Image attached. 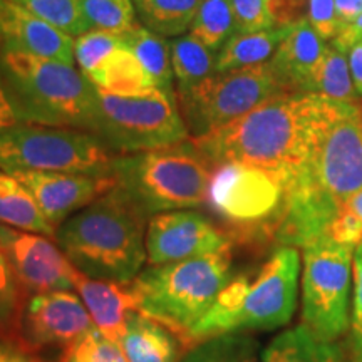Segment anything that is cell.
I'll list each match as a JSON object with an SVG mask.
<instances>
[{
	"label": "cell",
	"instance_id": "13",
	"mask_svg": "<svg viewBox=\"0 0 362 362\" xmlns=\"http://www.w3.org/2000/svg\"><path fill=\"white\" fill-rule=\"evenodd\" d=\"M88 309L74 291L35 293L22 310L17 342L29 354L57 349L61 354L93 330Z\"/></svg>",
	"mask_w": 362,
	"mask_h": 362
},
{
	"label": "cell",
	"instance_id": "21",
	"mask_svg": "<svg viewBox=\"0 0 362 362\" xmlns=\"http://www.w3.org/2000/svg\"><path fill=\"white\" fill-rule=\"evenodd\" d=\"M86 78L96 89L119 98L148 96L156 89L138 57L126 47L110 54Z\"/></svg>",
	"mask_w": 362,
	"mask_h": 362
},
{
	"label": "cell",
	"instance_id": "12",
	"mask_svg": "<svg viewBox=\"0 0 362 362\" xmlns=\"http://www.w3.org/2000/svg\"><path fill=\"white\" fill-rule=\"evenodd\" d=\"M287 94L269 62L245 69L215 72L178 96L189 138L197 139L228 126L269 99Z\"/></svg>",
	"mask_w": 362,
	"mask_h": 362
},
{
	"label": "cell",
	"instance_id": "25",
	"mask_svg": "<svg viewBox=\"0 0 362 362\" xmlns=\"http://www.w3.org/2000/svg\"><path fill=\"white\" fill-rule=\"evenodd\" d=\"M0 225L56 237V228L40 214L33 194L16 176L0 170Z\"/></svg>",
	"mask_w": 362,
	"mask_h": 362
},
{
	"label": "cell",
	"instance_id": "8",
	"mask_svg": "<svg viewBox=\"0 0 362 362\" xmlns=\"http://www.w3.org/2000/svg\"><path fill=\"white\" fill-rule=\"evenodd\" d=\"M287 181L275 171L242 163L214 166L208 185V210L233 243L275 242L284 216Z\"/></svg>",
	"mask_w": 362,
	"mask_h": 362
},
{
	"label": "cell",
	"instance_id": "9",
	"mask_svg": "<svg viewBox=\"0 0 362 362\" xmlns=\"http://www.w3.org/2000/svg\"><path fill=\"white\" fill-rule=\"evenodd\" d=\"M115 153L88 131L16 123L0 129V170L111 176Z\"/></svg>",
	"mask_w": 362,
	"mask_h": 362
},
{
	"label": "cell",
	"instance_id": "22",
	"mask_svg": "<svg viewBox=\"0 0 362 362\" xmlns=\"http://www.w3.org/2000/svg\"><path fill=\"white\" fill-rule=\"evenodd\" d=\"M260 362H344V356L337 341H324L298 324L272 339Z\"/></svg>",
	"mask_w": 362,
	"mask_h": 362
},
{
	"label": "cell",
	"instance_id": "36",
	"mask_svg": "<svg viewBox=\"0 0 362 362\" xmlns=\"http://www.w3.org/2000/svg\"><path fill=\"white\" fill-rule=\"evenodd\" d=\"M352 309H351V349L352 359L362 361V243L354 248L352 257Z\"/></svg>",
	"mask_w": 362,
	"mask_h": 362
},
{
	"label": "cell",
	"instance_id": "24",
	"mask_svg": "<svg viewBox=\"0 0 362 362\" xmlns=\"http://www.w3.org/2000/svg\"><path fill=\"white\" fill-rule=\"evenodd\" d=\"M124 47L138 57L141 66L155 83V88L166 96L176 98V86L173 76V64H171V45L166 37H161L151 30L136 25L129 33L123 34Z\"/></svg>",
	"mask_w": 362,
	"mask_h": 362
},
{
	"label": "cell",
	"instance_id": "28",
	"mask_svg": "<svg viewBox=\"0 0 362 362\" xmlns=\"http://www.w3.org/2000/svg\"><path fill=\"white\" fill-rule=\"evenodd\" d=\"M314 93L341 104L362 106L361 96L357 94L351 76L347 51L334 40L327 42L324 59L315 74Z\"/></svg>",
	"mask_w": 362,
	"mask_h": 362
},
{
	"label": "cell",
	"instance_id": "20",
	"mask_svg": "<svg viewBox=\"0 0 362 362\" xmlns=\"http://www.w3.org/2000/svg\"><path fill=\"white\" fill-rule=\"evenodd\" d=\"M119 347L128 362H180L188 344L165 324L133 310L126 320Z\"/></svg>",
	"mask_w": 362,
	"mask_h": 362
},
{
	"label": "cell",
	"instance_id": "43",
	"mask_svg": "<svg viewBox=\"0 0 362 362\" xmlns=\"http://www.w3.org/2000/svg\"><path fill=\"white\" fill-rule=\"evenodd\" d=\"M349 69L357 94L362 98V37L356 40L349 49Z\"/></svg>",
	"mask_w": 362,
	"mask_h": 362
},
{
	"label": "cell",
	"instance_id": "5",
	"mask_svg": "<svg viewBox=\"0 0 362 362\" xmlns=\"http://www.w3.org/2000/svg\"><path fill=\"white\" fill-rule=\"evenodd\" d=\"M0 83L19 123L93 129L96 88L74 66L29 54H0Z\"/></svg>",
	"mask_w": 362,
	"mask_h": 362
},
{
	"label": "cell",
	"instance_id": "38",
	"mask_svg": "<svg viewBox=\"0 0 362 362\" xmlns=\"http://www.w3.org/2000/svg\"><path fill=\"white\" fill-rule=\"evenodd\" d=\"M307 21L325 42L337 37L339 22L334 0H307Z\"/></svg>",
	"mask_w": 362,
	"mask_h": 362
},
{
	"label": "cell",
	"instance_id": "45",
	"mask_svg": "<svg viewBox=\"0 0 362 362\" xmlns=\"http://www.w3.org/2000/svg\"><path fill=\"white\" fill-rule=\"evenodd\" d=\"M16 123H19V121H17L16 115H13L11 103H8V99L6 96V90H4L2 83H0V129Z\"/></svg>",
	"mask_w": 362,
	"mask_h": 362
},
{
	"label": "cell",
	"instance_id": "3",
	"mask_svg": "<svg viewBox=\"0 0 362 362\" xmlns=\"http://www.w3.org/2000/svg\"><path fill=\"white\" fill-rule=\"evenodd\" d=\"M148 221L117 187L56 230V243L72 267L89 279L131 284L148 262Z\"/></svg>",
	"mask_w": 362,
	"mask_h": 362
},
{
	"label": "cell",
	"instance_id": "6",
	"mask_svg": "<svg viewBox=\"0 0 362 362\" xmlns=\"http://www.w3.org/2000/svg\"><path fill=\"white\" fill-rule=\"evenodd\" d=\"M214 165L193 139L173 146L116 155L111 176L146 218L205 206Z\"/></svg>",
	"mask_w": 362,
	"mask_h": 362
},
{
	"label": "cell",
	"instance_id": "35",
	"mask_svg": "<svg viewBox=\"0 0 362 362\" xmlns=\"http://www.w3.org/2000/svg\"><path fill=\"white\" fill-rule=\"evenodd\" d=\"M59 362H128L119 344L112 342L94 327L69 349L61 354Z\"/></svg>",
	"mask_w": 362,
	"mask_h": 362
},
{
	"label": "cell",
	"instance_id": "48",
	"mask_svg": "<svg viewBox=\"0 0 362 362\" xmlns=\"http://www.w3.org/2000/svg\"><path fill=\"white\" fill-rule=\"evenodd\" d=\"M352 362H362V361H356V359H352Z\"/></svg>",
	"mask_w": 362,
	"mask_h": 362
},
{
	"label": "cell",
	"instance_id": "47",
	"mask_svg": "<svg viewBox=\"0 0 362 362\" xmlns=\"http://www.w3.org/2000/svg\"><path fill=\"white\" fill-rule=\"evenodd\" d=\"M24 362H45V361H40V359H35V357L34 356H30L29 357V359H25Z\"/></svg>",
	"mask_w": 362,
	"mask_h": 362
},
{
	"label": "cell",
	"instance_id": "39",
	"mask_svg": "<svg viewBox=\"0 0 362 362\" xmlns=\"http://www.w3.org/2000/svg\"><path fill=\"white\" fill-rule=\"evenodd\" d=\"M325 235L334 242L356 248L362 243V220L342 205L339 214L330 221Z\"/></svg>",
	"mask_w": 362,
	"mask_h": 362
},
{
	"label": "cell",
	"instance_id": "46",
	"mask_svg": "<svg viewBox=\"0 0 362 362\" xmlns=\"http://www.w3.org/2000/svg\"><path fill=\"white\" fill-rule=\"evenodd\" d=\"M344 206L349 208L352 214H356L362 220V188L359 189V192H356L354 194H352V197L347 198L346 203H344Z\"/></svg>",
	"mask_w": 362,
	"mask_h": 362
},
{
	"label": "cell",
	"instance_id": "10",
	"mask_svg": "<svg viewBox=\"0 0 362 362\" xmlns=\"http://www.w3.org/2000/svg\"><path fill=\"white\" fill-rule=\"evenodd\" d=\"M90 134L115 155L148 151L188 141L178 99L155 89L141 98H119L96 89Z\"/></svg>",
	"mask_w": 362,
	"mask_h": 362
},
{
	"label": "cell",
	"instance_id": "7",
	"mask_svg": "<svg viewBox=\"0 0 362 362\" xmlns=\"http://www.w3.org/2000/svg\"><path fill=\"white\" fill-rule=\"evenodd\" d=\"M233 275V248L170 264L149 265L133 282L136 309L188 336L215 304Z\"/></svg>",
	"mask_w": 362,
	"mask_h": 362
},
{
	"label": "cell",
	"instance_id": "18",
	"mask_svg": "<svg viewBox=\"0 0 362 362\" xmlns=\"http://www.w3.org/2000/svg\"><path fill=\"white\" fill-rule=\"evenodd\" d=\"M327 42L307 21L292 25L269 64L287 93H314L315 74L322 62Z\"/></svg>",
	"mask_w": 362,
	"mask_h": 362
},
{
	"label": "cell",
	"instance_id": "37",
	"mask_svg": "<svg viewBox=\"0 0 362 362\" xmlns=\"http://www.w3.org/2000/svg\"><path fill=\"white\" fill-rule=\"evenodd\" d=\"M238 33H257L274 27L267 0H230Z\"/></svg>",
	"mask_w": 362,
	"mask_h": 362
},
{
	"label": "cell",
	"instance_id": "11",
	"mask_svg": "<svg viewBox=\"0 0 362 362\" xmlns=\"http://www.w3.org/2000/svg\"><path fill=\"white\" fill-rule=\"evenodd\" d=\"M302 255V324L324 341H339L349 329L354 248L324 235Z\"/></svg>",
	"mask_w": 362,
	"mask_h": 362
},
{
	"label": "cell",
	"instance_id": "17",
	"mask_svg": "<svg viewBox=\"0 0 362 362\" xmlns=\"http://www.w3.org/2000/svg\"><path fill=\"white\" fill-rule=\"evenodd\" d=\"M0 54H29L76 64L74 37L11 0H0Z\"/></svg>",
	"mask_w": 362,
	"mask_h": 362
},
{
	"label": "cell",
	"instance_id": "1",
	"mask_svg": "<svg viewBox=\"0 0 362 362\" xmlns=\"http://www.w3.org/2000/svg\"><path fill=\"white\" fill-rule=\"evenodd\" d=\"M362 110L317 93H287L262 103L225 128L193 139L211 165L242 163L291 181L339 117Z\"/></svg>",
	"mask_w": 362,
	"mask_h": 362
},
{
	"label": "cell",
	"instance_id": "34",
	"mask_svg": "<svg viewBox=\"0 0 362 362\" xmlns=\"http://www.w3.org/2000/svg\"><path fill=\"white\" fill-rule=\"evenodd\" d=\"M124 47L123 35L106 30H88L74 39V61L78 69L88 76L117 49Z\"/></svg>",
	"mask_w": 362,
	"mask_h": 362
},
{
	"label": "cell",
	"instance_id": "32",
	"mask_svg": "<svg viewBox=\"0 0 362 362\" xmlns=\"http://www.w3.org/2000/svg\"><path fill=\"white\" fill-rule=\"evenodd\" d=\"M27 296L0 245V337L17 341V330Z\"/></svg>",
	"mask_w": 362,
	"mask_h": 362
},
{
	"label": "cell",
	"instance_id": "40",
	"mask_svg": "<svg viewBox=\"0 0 362 362\" xmlns=\"http://www.w3.org/2000/svg\"><path fill=\"white\" fill-rule=\"evenodd\" d=\"M274 25L291 27L307 17V0H267Z\"/></svg>",
	"mask_w": 362,
	"mask_h": 362
},
{
	"label": "cell",
	"instance_id": "19",
	"mask_svg": "<svg viewBox=\"0 0 362 362\" xmlns=\"http://www.w3.org/2000/svg\"><path fill=\"white\" fill-rule=\"evenodd\" d=\"M74 291L78 292L99 332L110 341L119 344L124 336L128 315L138 310L129 284L89 279L78 272Z\"/></svg>",
	"mask_w": 362,
	"mask_h": 362
},
{
	"label": "cell",
	"instance_id": "30",
	"mask_svg": "<svg viewBox=\"0 0 362 362\" xmlns=\"http://www.w3.org/2000/svg\"><path fill=\"white\" fill-rule=\"evenodd\" d=\"M188 33L218 52L238 33L230 0H202Z\"/></svg>",
	"mask_w": 362,
	"mask_h": 362
},
{
	"label": "cell",
	"instance_id": "44",
	"mask_svg": "<svg viewBox=\"0 0 362 362\" xmlns=\"http://www.w3.org/2000/svg\"><path fill=\"white\" fill-rule=\"evenodd\" d=\"M362 37V13L357 17L356 22H352L351 25H347L346 29H342L341 33L337 34V37L334 39V42L341 45L342 49L349 51L351 45Z\"/></svg>",
	"mask_w": 362,
	"mask_h": 362
},
{
	"label": "cell",
	"instance_id": "33",
	"mask_svg": "<svg viewBox=\"0 0 362 362\" xmlns=\"http://www.w3.org/2000/svg\"><path fill=\"white\" fill-rule=\"evenodd\" d=\"M11 2L74 39L89 30L81 12L79 0H11Z\"/></svg>",
	"mask_w": 362,
	"mask_h": 362
},
{
	"label": "cell",
	"instance_id": "16",
	"mask_svg": "<svg viewBox=\"0 0 362 362\" xmlns=\"http://www.w3.org/2000/svg\"><path fill=\"white\" fill-rule=\"evenodd\" d=\"M13 176L33 194L40 214L56 230L69 216L96 202L115 187L112 176L44 171H19L13 173Z\"/></svg>",
	"mask_w": 362,
	"mask_h": 362
},
{
	"label": "cell",
	"instance_id": "26",
	"mask_svg": "<svg viewBox=\"0 0 362 362\" xmlns=\"http://www.w3.org/2000/svg\"><path fill=\"white\" fill-rule=\"evenodd\" d=\"M176 98L187 94L216 72V52L189 33L170 40Z\"/></svg>",
	"mask_w": 362,
	"mask_h": 362
},
{
	"label": "cell",
	"instance_id": "2",
	"mask_svg": "<svg viewBox=\"0 0 362 362\" xmlns=\"http://www.w3.org/2000/svg\"><path fill=\"white\" fill-rule=\"evenodd\" d=\"M361 188L362 110H356L325 131L304 168L287 183L275 243L302 250L324 237L347 198Z\"/></svg>",
	"mask_w": 362,
	"mask_h": 362
},
{
	"label": "cell",
	"instance_id": "31",
	"mask_svg": "<svg viewBox=\"0 0 362 362\" xmlns=\"http://www.w3.org/2000/svg\"><path fill=\"white\" fill-rule=\"evenodd\" d=\"M89 30L126 34L139 25L133 0H79Z\"/></svg>",
	"mask_w": 362,
	"mask_h": 362
},
{
	"label": "cell",
	"instance_id": "27",
	"mask_svg": "<svg viewBox=\"0 0 362 362\" xmlns=\"http://www.w3.org/2000/svg\"><path fill=\"white\" fill-rule=\"evenodd\" d=\"M139 24L161 37L187 34L202 0H133Z\"/></svg>",
	"mask_w": 362,
	"mask_h": 362
},
{
	"label": "cell",
	"instance_id": "4",
	"mask_svg": "<svg viewBox=\"0 0 362 362\" xmlns=\"http://www.w3.org/2000/svg\"><path fill=\"white\" fill-rule=\"evenodd\" d=\"M300 252L279 245L255 274L230 280L188 336V347L225 334L269 332L285 327L297 309Z\"/></svg>",
	"mask_w": 362,
	"mask_h": 362
},
{
	"label": "cell",
	"instance_id": "14",
	"mask_svg": "<svg viewBox=\"0 0 362 362\" xmlns=\"http://www.w3.org/2000/svg\"><path fill=\"white\" fill-rule=\"evenodd\" d=\"M235 243L221 226L197 210H176L151 216L146 228L149 265L211 255Z\"/></svg>",
	"mask_w": 362,
	"mask_h": 362
},
{
	"label": "cell",
	"instance_id": "41",
	"mask_svg": "<svg viewBox=\"0 0 362 362\" xmlns=\"http://www.w3.org/2000/svg\"><path fill=\"white\" fill-rule=\"evenodd\" d=\"M334 6H336L339 33L356 22L362 13V0H334Z\"/></svg>",
	"mask_w": 362,
	"mask_h": 362
},
{
	"label": "cell",
	"instance_id": "29",
	"mask_svg": "<svg viewBox=\"0 0 362 362\" xmlns=\"http://www.w3.org/2000/svg\"><path fill=\"white\" fill-rule=\"evenodd\" d=\"M260 346L247 334H225L189 346L180 362H260Z\"/></svg>",
	"mask_w": 362,
	"mask_h": 362
},
{
	"label": "cell",
	"instance_id": "23",
	"mask_svg": "<svg viewBox=\"0 0 362 362\" xmlns=\"http://www.w3.org/2000/svg\"><path fill=\"white\" fill-rule=\"evenodd\" d=\"M291 27H270L257 33H237L216 52V72H228L269 62Z\"/></svg>",
	"mask_w": 362,
	"mask_h": 362
},
{
	"label": "cell",
	"instance_id": "15",
	"mask_svg": "<svg viewBox=\"0 0 362 362\" xmlns=\"http://www.w3.org/2000/svg\"><path fill=\"white\" fill-rule=\"evenodd\" d=\"M0 245L29 297L45 292L74 291L78 270L54 238L0 225Z\"/></svg>",
	"mask_w": 362,
	"mask_h": 362
},
{
	"label": "cell",
	"instance_id": "42",
	"mask_svg": "<svg viewBox=\"0 0 362 362\" xmlns=\"http://www.w3.org/2000/svg\"><path fill=\"white\" fill-rule=\"evenodd\" d=\"M30 356L17 341L0 337V362H24Z\"/></svg>",
	"mask_w": 362,
	"mask_h": 362
}]
</instances>
